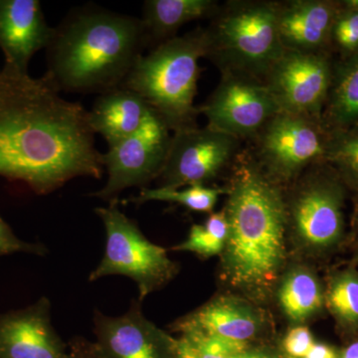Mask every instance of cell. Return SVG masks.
I'll return each mask as SVG.
<instances>
[{"label": "cell", "instance_id": "cell-1", "mask_svg": "<svg viewBox=\"0 0 358 358\" xmlns=\"http://www.w3.org/2000/svg\"><path fill=\"white\" fill-rule=\"evenodd\" d=\"M89 110L60 95L46 77L4 63L0 70V176L48 194L79 176L100 178Z\"/></svg>", "mask_w": 358, "mask_h": 358}, {"label": "cell", "instance_id": "cell-2", "mask_svg": "<svg viewBox=\"0 0 358 358\" xmlns=\"http://www.w3.org/2000/svg\"><path fill=\"white\" fill-rule=\"evenodd\" d=\"M224 211L227 242L221 275L232 288L251 298L273 291L286 264L287 223L284 192L259 169L248 150L233 166Z\"/></svg>", "mask_w": 358, "mask_h": 358}, {"label": "cell", "instance_id": "cell-3", "mask_svg": "<svg viewBox=\"0 0 358 358\" xmlns=\"http://www.w3.org/2000/svg\"><path fill=\"white\" fill-rule=\"evenodd\" d=\"M145 48L141 18L85 4L54 27L44 76L60 93L101 95L121 87Z\"/></svg>", "mask_w": 358, "mask_h": 358}, {"label": "cell", "instance_id": "cell-4", "mask_svg": "<svg viewBox=\"0 0 358 358\" xmlns=\"http://www.w3.org/2000/svg\"><path fill=\"white\" fill-rule=\"evenodd\" d=\"M207 49L204 27L173 37L141 55L121 87L140 95L173 134L199 128L194 99Z\"/></svg>", "mask_w": 358, "mask_h": 358}, {"label": "cell", "instance_id": "cell-5", "mask_svg": "<svg viewBox=\"0 0 358 358\" xmlns=\"http://www.w3.org/2000/svg\"><path fill=\"white\" fill-rule=\"evenodd\" d=\"M209 20L206 58L221 73H244L263 81L284 53L277 1L232 0L220 4Z\"/></svg>", "mask_w": 358, "mask_h": 358}, {"label": "cell", "instance_id": "cell-6", "mask_svg": "<svg viewBox=\"0 0 358 358\" xmlns=\"http://www.w3.org/2000/svg\"><path fill=\"white\" fill-rule=\"evenodd\" d=\"M288 235L303 253L334 248L345 230V185L326 162L310 166L282 187Z\"/></svg>", "mask_w": 358, "mask_h": 358}, {"label": "cell", "instance_id": "cell-7", "mask_svg": "<svg viewBox=\"0 0 358 358\" xmlns=\"http://www.w3.org/2000/svg\"><path fill=\"white\" fill-rule=\"evenodd\" d=\"M331 136L319 117L279 112L247 150L268 180L286 187L310 166L326 162Z\"/></svg>", "mask_w": 358, "mask_h": 358}, {"label": "cell", "instance_id": "cell-8", "mask_svg": "<svg viewBox=\"0 0 358 358\" xmlns=\"http://www.w3.org/2000/svg\"><path fill=\"white\" fill-rule=\"evenodd\" d=\"M117 203L119 200H114L109 207L96 208L105 226L107 242L105 255L89 281L114 275L131 278L138 284V301H143L169 284L179 268L166 250L150 241L136 223L117 208Z\"/></svg>", "mask_w": 358, "mask_h": 358}, {"label": "cell", "instance_id": "cell-9", "mask_svg": "<svg viewBox=\"0 0 358 358\" xmlns=\"http://www.w3.org/2000/svg\"><path fill=\"white\" fill-rule=\"evenodd\" d=\"M241 143L208 126L173 134L159 187L208 185L237 162Z\"/></svg>", "mask_w": 358, "mask_h": 358}, {"label": "cell", "instance_id": "cell-10", "mask_svg": "<svg viewBox=\"0 0 358 358\" xmlns=\"http://www.w3.org/2000/svg\"><path fill=\"white\" fill-rule=\"evenodd\" d=\"M207 126L240 141H251L281 112L274 96L259 78L222 72L218 86L199 107Z\"/></svg>", "mask_w": 358, "mask_h": 358}, {"label": "cell", "instance_id": "cell-11", "mask_svg": "<svg viewBox=\"0 0 358 358\" xmlns=\"http://www.w3.org/2000/svg\"><path fill=\"white\" fill-rule=\"evenodd\" d=\"M336 59L329 52L286 50L263 82L281 112L322 119Z\"/></svg>", "mask_w": 358, "mask_h": 358}, {"label": "cell", "instance_id": "cell-12", "mask_svg": "<svg viewBox=\"0 0 358 358\" xmlns=\"http://www.w3.org/2000/svg\"><path fill=\"white\" fill-rule=\"evenodd\" d=\"M171 136L169 129L155 113L138 134L109 147L102 157L108 180L94 196L114 201L127 188H145L157 179L166 162Z\"/></svg>", "mask_w": 358, "mask_h": 358}, {"label": "cell", "instance_id": "cell-13", "mask_svg": "<svg viewBox=\"0 0 358 358\" xmlns=\"http://www.w3.org/2000/svg\"><path fill=\"white\" fill-rule=\"evenodd\" d=\"M133 301L128 313L108 317L96 310L95 345L101 358H176V338L162 331Z\"/></svg>", "mask_w": 358, "mask_h": 358}, {"label": "cell", "instance_id": "cell-14", "mask_svg": "<svg viewBox=\"0 0 358 358\" xmlns=\"http://www.w3.org/2000/svg\"><path fill=\"white\" fill-rule=\"evenodd\" d=\"M268 326L255 303L237 296H216L173 324L180 334H192L252 345Z\"/></svg>", "mask_w": 358, "mask_h": 358}, {"label": "cell", "instance_id": "cell-15", "mask_svg": "<svg viewBox=\"0 0 358 358\" xmlns=\"http://www.w3.org/2000/svg\"><path fill=\"white\" fill-rule=\"evenodd\" d=\"M67 352L52 326L48 299L0 313V358H67Z\"/></svg>", "mask_w": 358, "mask_h": 358}, {"label": "cell", "instance_id": "cell-16", "mask_svg": "<svg viewBox=\"0 0 358 358\" xmlns=\"http://www.w3.org/2000/svg\"><path fill=\"white\" fill-rule=\"evenodd\" d=\"M53 30L38 0H0V49L6 64L28 72L33 55L46 49Z\"/></svg>", "mask_w": 358, "mask_h": 358}, {"label": "cell", "instance_id": "cell-17", "mask_svg": "<svg viewBox=\"0 0 358 358\" xmlns=\"http://www.w3.org/2000/svg\"><path fill=\"white\" fill-rule=\"evenodd\" d=\"M341 0L277 1L282 47L299 52H329V37Z\"/></svg>", "mask_w": 358, "mask_h": 358}, {"label": "cell", "instance_id": "cell-18", "mask_svg": "<svg viewBox=\"0 0 358 358\" xmlns=\"http://www.w3.org/2000/svg\"><path fill=\"white\" fill-rule=\"evenodd\" d=\"M154 114L140 95L119 87L99 95L89 119L94 133L100 134L112 147L138 134Z\"/></svg>", "mask_w": 358, "mask_h": 358}, {"label": "cell", "instance_id": "cell-19", "mask_svg": "<svg viewBox=\"0 0 358 358\" xmlns=\"http://www.w3.org/2000/svg\"><path fill=\"white\" fill-rule=\"evenodd\" d=\"M219 6L214 0H147L141 18L147 48L178 36L176 32L186 23L210 20Z\"/></svg>", "mask_w": 358, "mask_h": 358}, {"label": "cell", "instance_id": "cell-20", "mask_svg": "<svg viewBox=\"0 0 358 358\" xmlns=\"http://www.w3.org/2000/svg\"><path fill=\"white\" fill-rule=\"evenodd\" d=\"M322 122L329 134L358 126V53L334 62Z\"/></svg>", "mask_w": 358, "mask_h": 358}, {"label": "cell", "instance_id": "cell-21", "mask_svg": "<svg viewBox=\"0 0 358 358\" xmlns=\"http://www.w3.org/2000/svg\"><path fill=\"white\" fill-rule=\"evenodd\" d=\"M277 296L282 312L294 326L303 324L324 307V294L319 278L303 266L292 268L282 278Z\"/></svg>", "mask_w": 358, "mask_h": 358}, {"label": "cell", "instance_id": "cell-22", "mask_svg": "<svg viewBox=\"0 0 358 358\" xmlns=\"http://www.w3.org/2000/svg\"><path fill=\"white\" fill-rule=\"evenodd\" d=\"M227 187H210L208 185L187 186L183 189L173 188H141L138 196L124 200V203L143 204L148 201H166L182 205L193 212L212 213L221 195L227 194Z\"/></svg>", "mask_w": 358, "mask_h": 358}, {"label": "cell", "instance_id": "cell-23", "mask_svg": "<svg viewBox=\"0 0 358 358\" xmlns=\"http://www.w3.org/2000/svg\"><path fill=\"white\" fill-rule=\"evenodd\" d=\"M228 231L229 225L224 209L212 212L204 224L192 225L185 241L173 247V250L192 252L203 259L221 255L227 242Z\"/></svg>", "mask_w": 358, "mask_h": 358}, {"label": "cell", "instance_id": "cell-24", "mask_svg": "<svg viewBox=\"0 0 358 358\" xmlns=\"http://www.w3.org/2000/svg\"><path fill=\"white\" fill-rule=\"evenodd\" d=\"M326 162L345 185L358 195V126L331 134Z\"/></svg>", "mask_w": 358, "mask_h": 358}, {"label": "cell", "instance_id": "cell-25", "mask_svg": "<svg viewBox=\"0 0 358 358\" xmlns=\"http://www.w3.org/2000/svg\"><path fill=\"white\" fill-rule=\"evenodd\" d=\"M324 300L341 324L358 327V272L348 268L334 275Z\"/></svg>", "mask_w": 358, "mask_h": 358}, {"label": "cell", "instance_id": "cell-26", "mask_svg": "<svg viewBox=\"0 0 358 358\" xmlns=\"http://www.w3.org/2000/svg\"><path fill=\"white\" fill-rule=\"evenodd\" d=\"M329 52L336 60L358 53V0H341L331 27Z\"/></svg>", "mask_w": 358, "mask_h": 358}, {"label": "cell", "instance_id": "cell-27", "mask_svg": "<svg viewBox=\"0 0 358 358\" xmlns=\"http://www.w3.org/2000/svg\"><path fill=\"white\" fill-rule=\"evenodd\" d=\"M29 253L44 255L47 250L43 245L28 243L14 234L10 226L0 217V256L13 253Z\"/></svg>", "mask_w": 358, "mask_h": 358}, {"label": "cell", "instance_id": "cell-28", "mask_svg": "<svg viewBox=\"0 0 358 358\" xmlns=\"http://www.w3.org/2000/svg\"><path fill=\"white\" fill-rule=\"evenodd\" d=\"M308 327L298 324L292 327L282 341V348L289 358H303L315 343Z\"/></svg>", "mask_w": 358, "mask_h": 358}, {"label": "cell", "instance_id": "cell-29", "mask_svg": "<svg viewBox=\"0 0 358 358\" xmlns=\"http://www.w3.org/2000/svg\"><path fill=\"white\" fill-rule=\"evenodd\" d=\"M67 358H101L95 343L75 338L68 343Z\"/></svg>", "mask_w": 358, "mask_h": 358}, {"label": "cell", "instance_id": "cell-30", "mask_svg": "<svg viewBox=\"0 0 358 358\" xmlns=\"http://www.w3.org/2000/svg\"><path fill=\"white\" fill-rule=\"evenodd\" d=\"M303 358H338V357L331 346L324 343H315Z\"/></svg>", "mask_w": 358, "mask_h": 358}, {"label": "cell", "instance_id": "cell-31", "mask_svg": "<svg viewBox=\"0 0 358 358\" xmlns=\"http://www.w3.org/2000/svg\"><path fill=\"white\" fill-rule=\"evenodd\" d=\"M244 358H289L285 355H278L275 352H265V350H252L245 355Z\"/></svg>", "mask_w": 358, "mask_h": 358}, {"label": "cell", "instance_id": "cell-32", "mask_svg": "<svg viewBox=\"0 0 358 358\" xmlns=\"http://www.w3.org/2000/svg\"><path fill=\"white\" fill-rule=\"evenodd\" d=\"M341 358H358V341L348 346L341 353Z\"/></svg>", "mask_w": 358, "mask_h": 358}, {"label": "cell", "instance_id": "cell-33", "mask_svg": "<svg viewBox=\"0 0 358 358\" xmlns=\"http://www.w3.org/2000/svg\"><path fill=\"white\" fill-rule=\"evenodd\" d=\"M357 226H358V206H357Z\"/></svg>", "mask_w": 358, "mask_h": 358}]
</instances>
